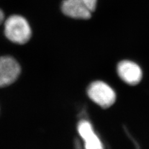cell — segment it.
<instances>
[{"mask_svg":"<svg viewBox=\"0 0 149 149\" xmlns=\"http://www.w3.org/2000/svg\"><path fill=\"white\" fill-rule=\"evenodd\" d=\"M136 148H137V149H140V148H139V147L137 146H136Z\"/></svg>","mask_w":149,"mask_h":149,"instance_id":"obj_9","label":"cell"},{"mask_svg":"<svg viewBox=\"0 0 149 149\" xmlns=\"http://www.w3.org/2000/svg\"><path fill=\"white\" fill-rule=\"evenodd\" d=\"M4 34L13 43L24 44L31 37L32 31L29 22L20 15H12L4 22Z\"/></svg>","mask_w":149,"mask_h":149,"instance_id":"obj_1","label":"cell"},{"mask_svg":"<svg viewBox=\"0 0 149 149\" xmlns=\"http://www.w3.org/2000/svg\"><path fill=\"white\" fill-rule=\"evenodd\" d=\"M78 131L85 142V149H104L101 140L89 121H80L78 125Z\"/></svg>","mask_w":149,"mask_h":149,"instance_id":"obj_5","label":"cell"},{"mask_svg":"<svg viewBox=\"0 0 149 149\" xmlns=\"http://www.w3.org/2000/svg\"><path fill=\"white\" fill-rule=\"evenodd\" d=\"M119 77L123 81L130 85H136L141 81L143 72L139 65L130 60H123L117 67Z\"/></svg>","mask_w":149,"mask_h":149,"instance_id":"obj_4","label":"cell"},{"mask_svg":"<svg viewBox=\"0 0 149 149\" xmlns=\"http://www.w3.org/2000/svg\"><path fill=\"white\" fill-rule=\"evenodd\" d=\"M21 73V67L16 59L10 56L0 57V88L15 82Z\"/></svg>","mask_w":149,"mask_h":149,"instance_id":"obj_3","label":"cell"},{"mask_svg":"<svg viewBox=\"0 0 149 149\" xmlns=\"http://www.w3.org/2000/svg\"><path fill=\"white\" fill-rule=\"evenodd\" d=\"M74 1H78L83 3L91 12L95 10L97 4V0H74Z\"/></svg>","mask_w":149,"mask_h":149,"instance_id":"obj_7","label":"cell"},{"mask_svg":"<svg viewBox=\"0 0 149 149\" xmlns=\"http://www.w3.org/2000/svg\"><path fill=\"white\" fill-rule=\"evenodd\" d=\"M4 20V15L3 11L0 9V25H1L3 22Z\"/></svg>","mask_w":149,"mask_h":149,"instance_id":"obj_8","label":"cell"},{"mask_svg":"<svg viewBox=\"0 0 149 149\" xmlns=\"http://www.w3.org/2000/svg\"><path fill=\"white\" fill-rule=\"evenodd\" d=\"M61 9L63 13L68 17L88 19L91 16V11L83 3L74 0H63Z\"/></svg>","mask_w":149,"mask_h":149,"instance_id":"obj_6","label":"cell"},{"mask_svg":"<svg viewBox=\"0 0 149 149\" xmlns=\"http://www.w3.org/2000/svg\"><path fill=\"white\" fill-rule=\"evenodd\" d=\"M88 95L93 101L102 108H108L116 100V93L113 88L101 81L91 83L88 88Z\"/></svg>","mask_w":149,"mask_h":149,"instance_id":"obj_2","label":"cell"}]
</instances>
